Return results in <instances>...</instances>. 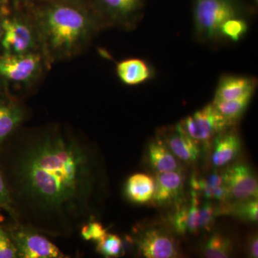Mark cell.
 <instances>
[{
    "label": "cell",
    "mask_w": 258,
    "mask_h": 258,
    "mask_svg": "<svg viewBox=\"0 0 258 258\" xmlns=\"http://www.w3.org/2000/svg\"><path fill=\"white\" fill-rule=\"evenodd\" d=\"M255 83V80L246 76H224L217 86L213 102L230 101L254 92Z\"/></svg>",
    "instance_id": "obj_13"
},
{
    "label": "cell",
    "mask_w": 258,
    "mask_h": 258,
    "mask_svg": "<svg viewBox=\"0 0 258 258\" xmlns=\"http://www.w3.org/2000/svg\"><path fill=\"white\" fill-rule=\"evenodd\" d=\"M50 64L42 52L8 55L0 52V81L25 88L40 81Z\"/></svg>",
    "instance_id": "obj_5"
},
{
    "label": "cell",
    "mask_w": 258,
    "mask_h": 258,
    "mask_svg": "<svg viewBox=\"0 0 258 258\" xmlns=\"http://www.w3.org/2000/svg\"><path fill=\"white\" fill-rule=\"evenodd\" d=\"M117 76L123 84L137 86L153 77L152 68L140 58H128L116 64Z\"/></svg>",
    "instance_id": "obj_15"
},
{
    "label": "cell",
    "mask_w": 258,
    "mask_h": 258,
    "mask_svg": "<svg viewBox=\"0 0 258 258\" xmlns=\"http://www.w3.org/2000/svg\"><path fill=\"white\" fill-rule=\"evenodd\" d=\"M0 258H18L15 244L0 222Z\"/></svg>",
    "instance_id": "obj_28"
},
{
    "label": "cell",
    "mask_w": 258,
    "mask_h": 258,
    "mask_svg": "<svg viewBox=\"0 0 258 258\" xmlns=\"http://www.w3.org/2000/svg\"><path fill=\"white\" fill-rule=\"evenodd\" d=\"M30 116L28 107L0 81V149Z\"/></svg>",
    "instance_id": "obj_7"
},
{
    "label": "cell",
    "mask_w": 258,
    "mask_h": 258,
    "mask_svg": "<svg viewBox=\"0 0 258 258\" xmlns=\"http://www.w3.org/2000/svg\"><path fill=\"white\" fill-rule=\"evenodd\" d=\"M254 1L257 2V0H254Z\"/></svg>",
    "instance_id": "obj_35"
},
{
    "label": "cell",
    "mask_w": 258,
    "mask_h": 258,
    "mask_svg": "<svg viewBox=\"0 0 258 258\" xmlns=\"http://www.w3.org/2000/svg\"><path fill=\"white\" fill-rule=\"evenodd\" d=\"M165 142L169 150L181 161L192 162L198 159L200 154L198 142L185 132L180 123L176 125Z\"/></svg>",
    "instance_id": "obj_14"
},
{
    "label": "cell",
    "mask_w": 258,
    "mask_h": 258,
    "mask_svg": "<svg viewBox=\"0 0 258 258\" xmlns=\"http://www.w3.org/2000/svg\"><path fill=\"white\" fill-rule=\"evenodd\" d=\"M185 132L197 142H206L230 126L212 103L180 123Z\"/></svg>",
    "instance_id": "obj_8"
},
{
    "label": "cell",
    "mask_w": 258,
    "mask_h": 258,
    "mask_svg": "<svg viewBox=\"0 0 258 258\" xmlns=\"http://www.w3.org/2000/svg\"><path fill=\"white\" fill-rule=\"evenodd\" d=\"M205 179H206L208 184H210L212 187H217V186L224 184L222 175H220V174H217V173H213V174L209 176V177Z\"/></svg>",
    "instance_id": "obj_31"
},
{
    "label": "cell",
    "mask_w": 258,
    "mask_h": 258,
    "mask_svg": "<svg viewBox=\"0 0 258 258\" xmlns=\"http://www.w3.org/2000/svg\"><path fill=\"white\" fill-rule=\"evenodd\" d=\"M139 254L147 258H175L179 256L175 240L161 229L144 231L136 239Z\"/></svg>",
    "instance_id": "obj_11"
},
{
    "label": "cell",
    "mask_w": 258,
    "mask_h": 258,
    "mask_svg": "<svg viewBox=\"0 0 258 258\" xmlns=\"http://www.w3.org/2000/svg\"><path fill=\"white\" fill-rule=\"evenodd\" d=\"M188 210L186 206L179 207L171 217V224L177 233L187 232Z\"/></svg>",
    "instance_id": "obj_29"
},
{
    "label": "cell",
    "mask_w": 258,
    "mask_h": 258,
    "mask_svg": "<svg viewBox=\"0 0 258 258\" xmlns=\"http://www.w3.org/2000/svg\"><path fill=\"white\" fill-rule=\"evenodd\" d=\"M31 14L50 64L82 53L102 26L96 14L84 7L62 2L52 0Z\"/></svg>",
    "instance_id": "obj_2"
},
{
    "label": "cell",
    "mask_w": 258,
    "mask_h": 258,
    "mask_svg": "<svg viewBox=\"0 0 258 258\" xmlns=\"http://www.w3.org/2000/svg\"><path fill=\"white\" fill-rule=\"evenodd\" d=\"M15 221L54 238H70L98 220L106 189L95 144L64 123L21 127L0 149Z\"/></svg>",
    "instance_id": "obj_1"
},
{
    "label": "cell",
    "mask_w": 258,
    "mask_h": 258,
    "mask_svg": "<svg viewBox=\"0 0 258 258\" xmlns=\"http://www.w3.org/2000/svg\"><path fill=\"white\" fill-rule=\"evenodd\" d=\"M96 242L97 252L104 257H118L123 254L124 244L119 236L106 232Z\"/></svg>",
    "instance_id": "obj_21"
},
{
    "label": "cell",
    "mask_w": 258,
    "mask_h": 258,
    "mask_svg": "<svg viewBox=\"0 0 258 258\" xmlns=\"http://www.w3.org/2000/svg\"><path fill=\"white\" fill-rule=\"evenodd\" d=\"M232 241L221 233H214L204 244L203 255L208 258H227L232 255Z\"/></svg>",
    "instance_id": "obj_20"
},
{
    "label": "cell",
    "mask_w": 258,
    "mask_h": 258,
    "mask_svg": "<svg viewBox=\"0 0 258 258\" xmlns=\"http://www.w3.org/2000/svg\"><path fill=\"white\" fill-rule=\"evenodd\" d=\"M0 211L9 215L10 219L15 220V212L10 197V190L6 179L0 166Z\"/></svg>",
    "instance_id": "obj_26"
},
{
    "label": "cell",
    "mask_w": 258,
    "mask_h": 258,
    "mask_svg": "<svg viewBox=\"0 0 258 258\" xmlns=\"http://www.w3.org/2000/svg\"><path fill=\"white\" fill-rule=\"evenodd\" d=\"M15 244L18 258H69L47 236L10 219L2 224Z\"/></svg>",
    "instance_id": "obj_6"
},
{
    "label": "cell",
    "mask_w": 258,
    "mask_h": 258,
    "mask_svg": "<svg viewBox=\"0 0 258 258\" xmlns=\"http://www.w3.org/2000/svg\"><path fill=\"white\" fill-rule=\"evenodd\" d=\"M79 232L83 240L97 242L106 233L107 230L98 220H93L85 223Z\"/></svg>",
    "instance_id": "obj_25"
},
{
    "label": "cell",
    "mask_w": 258,
    "mask_h": 258,
    "mask_svg": "<svg viewBox=\"0 0 258 258\" xmlns=\"http://www.w3.org/2000/svg\"><path fill=\"white\" fill-rule=\"evenodd\" d=\"M226 214L232 215L244 221L257 222L258 219L257 199L238 201L233 206L225 207Z\"/></svg>",
    "instance_id": "obj_22"
},
{
    "label": "cell",
    "mask_w": 258,
    "mask_h": 258,
    "mask_svg": "<svg viewBox=\"0 0 258 258\" xmlns=\"http://www.w3.org/2000/svg\"><path fill=\"white\" fill-rule=\"evenodd\" d=\"M240 138L232 132L217 135L215 141V149L212 156V162L217 167L227 165L238 155L240 152Z\"/></svg>",
    "instance_id": "obj_16"
},
{
    "label": "cell",
    "mask_w": 258,
    "mask_h": 258,
    "mask_svg": "<svg viewBox=\"0 0 258 258\" xmlns=\"http://www.w3.org/2000/svg\"><path fill=\"white\" fill-rule=\"evenodd\" d=\"M220 215H225V207L217 208L214 204L208 202L200 208V230H211L215 217Z\"/></svg>",
    "instance_id": "obj_24"
},
{
    "label": "cell",
    "mask_w": 258,
    "mask_h": 258,
    "mask_svg": "<svg viewBox=\"0 0 258 258\" xmlns=\"http://www.w3.org/2000/svg\"><path fill=\"white\" fill-rule=\"evenodd\" d=\"M52 1L62 2V3H70V4L77 5H80V6H82V5H81L82 0H52Z\"/></svg>",
    "instance_id": "obj_33"
},
{
    "label": "cell",
    "mask_w": 258,
    "mask_h": 258,
    "mask_svg": "<svg viewBox=\"0 0 258 258\" xmlns=\"http://www.w3.org/2000/svg\"><path fill=\"white\" fill-rule=\"evenodd\" d=\"M154 191V179L147 174H133L127 180L125 194L131 202L135 204L149 203Z\"/></svg>",
    "instance_id": "obj_17"
},
{
    "label": "cell",
    "mask_w": 258,
    "mask_h": 258,
    "mask_svg": "<svg viewBox=\"0 0 258 258\" xmlns=\"http://www.w3.org/2000/svg\"><path fill=\"white\" fill-rule=\"evenodd\" d=\"M247 254L249 257H258V239L257 235H253L249 239L247 246Z\"/></svg>",
    "instance_id": "obj_30"
},
{
    "label": "cell",
    "mask_w": 258,
    "mask_h": 258,
    "mask_svg": "<svg viewBox=\"0 0 258 258\" xmlns=\"http://www.w3.org/2000/svg\"><path fill=\"white\" fill-rule=\"evenodd\" d=\"M242 15L237 0H194L195 35L204 42L215 41L220 39L219 32L222 24Z\"/></svg>",
    "instance_id": "obj_4"
},
{
    "label": "cell",
    "mask_w": 258,
    "mask_h": 258,
    "mask_svg": "<svg viewBox=\"0 0 258 258\" xmlns=\"http://www.w3.org/2000/svg\"><path fill=\"white\" fill-rule=\"evenodd\" d=\"M222 178L229 199L237 202L257 199V179L247 164L242 163L231 166L222 174Z\"/></svg>",
    "instance_id": "obj_10"
},
{
    "label": "cell",
    "mask_w": 258,
    "mask_h": 258,
    "mask_svg": "<svg viewBox=\"0 0 258 258\" xmlns=\"http://www.w3.org/2000/svg\"><path fill=\"white\" fill-rule=\"evenodd\" d=\"M29 0H0V4H3V8H5L8 5H11L14 9H18L19 6L24 3H28Z\"/></svg>",
    "instance_id": "obj_32"
},
{
    "label": "cell",
    "mask_w": 258,
    "mask_h": 258,
    "mask_svg": "<svg viewBox=\"0 0 258 258\" xmlns=\"http://www.w3.org/2000/svg\"><path fill=\"white\" fill-rule=\"evenodd\" d=\"M101 25L129 28L135 24L144 6V0H96Z\"/></svg>",
    "instance_id": "obj_9"
},
{
    "label": "cell",
    "mask_w": 258,
    "mask_h": 258,
    "mask_svg": "<svg viewBox=\"0 0 258 258\" xmlns=\"http://www.w3.org/2000/svg\"><path fill=\"white\" fill-rule=\"evenodd\" d=\"M200 207L197 191H191V205L188 210L187 231L190 233H197L200 230Z\"/></svg>",
    "instance_id": "obj_27"
},
{
    "label": "cell",
    "mask_w": 258,
    "mask_h": 258,
    "mask_svg": "<svg viewBox=\"0 0 258 258\" xmlns=\"http://www.w3.org/2000/svg\"><path fill=\"white\" fill-rule=\"evenodd\" d=\"M184 179L180 171L157 173L152 200L158 205H170L181 198Z\"/></svg>",
    "instance_id": "obj_12"
},
{
    "label": "cell",
    "mask_w": 258,
    "mask_h": 258,
    "mask_svg": "<svg viewBox=\"0 0 258 258\" xmlns=\"http://www.w3.org/2000/svg\"><path fill=\"white\" fill-rule=\"evenodd\" d=\"M254 92L245 93L236 99L227 101L212 102L217 111L222 118L231 125L237 121L243 114Z\"/></svg>",
    "instance_id": "obj_19"
},
{
    "label": "cell",
    "mask_w": 258,
    "mask_h": 258,
    "mask_svg": "<svg viewBox=\"0 0 258 258\" xmlns=\"http://www.w3.org/2000/svg\"><path fill=\"white\" fill-rule=\"evenodd\" d=\"M2 11L3 34L0 52L8 55L42 52L40 37L31 13H11L3 8Z\"/></svg>",
    "instance_id": "obj_3"
},
{
    "label": "cell",
    "mask_w": 258,
    "mask_h": 258,
    "mask_svg": "<svg viewBox=\"0 0 258 258\" xmlns=\"http://www.w3.org/2000/svg\"><path fill=\"white\" fill-rule=\"evenodd\" d=\"M2 34H3V11H2V5L0 4V40H1Z\"/></svg>",
    "instance_id": "obj_34"
},
{
    "label": "cell",
    "mask_w": 258,
    "mask_h": 258,
    "mask_svg": "<svg viewBox=\"0 0 258 258\" xmlns=\"http://www.w3.org/2000/svg\"><path fill=\"white\" fill-rule=\"evenodd\" d=\"M148 157L153 169L157 173L179 171V164L175 157L161 141L151 142L148 149Z\"/></svg>",
    "instance_id": "obj_18"
},
{
    "label": "cell",
    "mask_w": 258,
    "mask_h": 258,
    "mask_svg": "<svg viewBox=\"0 0 258 258\" xmlns=\"http://www.w3.org/2000/svg\"><path fill=\"white\" fill-rule=\"evenodd\" d=\"M247 22L242 17L231 18L222 24L220 29V38H225L232 42H238L247 31Z\"/></svg>",
    "instance_id": "obj_23"
}]
</instances>
